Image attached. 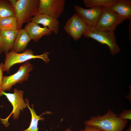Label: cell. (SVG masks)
I'll return each mask as SVG.
<instances>
[{
    "label": "cell",
    "mask_w": 131,
    "mask_h": 131,
    "mask_svg": "<svg viewBox=\"0 0 131 131\" xmlns=\"http://www.w3.org/2000/svg\"><path fill=\"white\" fill-rule=\"evenodd\" d=\"M25 100L27 104V107L29 109L31 113V120L29 127L26 129L22 131H38V121L40 120H44V118L41 117V116L43 114H46V113H44L40 115H37L33 108V105H31L32 107L31 108L29 106L28 100L25 99Z\"/></svg>",
    "instance_id": "16"
},
{
    "label": "cell",
    "mask_w": 131,
    "mask_h": 131,
    "mask_svg": "<svg viewBox=\"0 0 131 131\" xmlns=\"http://www.w3.org/2000/svg\"><path fill=\"white\" fill-rule=\"evenodd\" d=\"M64 131H72V130L70 128H69L66 129Z\"/></svg>",
    "instance_id": "23"
},
{
    "label": "cell",
    "mask_w": 131,
    "mask_h": 131,
    "mask_svg": "<svg viewBox=\"0 0 131 131\" xmlns=\"http://www.w3.org/2000/svg\"><path fill=\"white\" fill-rule=\"evenodd\" d=\"M39 0H17L13 7L17 23V29H21L23 24L31 21L32 18L38 14Z\"/></svg>",
    "instance_id": "2"
},
{
    "label": "cell",
    "mask_w": 131,
    "mask_h": 131,
    "mask_svg": "<svg viewBox=\"0 0 131 131\" xmlns=\"http://www.w3.org/2000/svg\"><path fill=\"white\" fill-rule=\"evenodd\" d=\"M25 29L31 40L35 42L38 41L43 36L50 35L52 32L48 27H41L38 24L32 21L28 23Z\"/></svg>",
    "instance_id": "12"
},
{
    "label": "cell",
    "mask_w": 131,
    "mask_h": 131,
    "mask_svg": "<svg viewBox=\"0 0 131 131\" xmlns=\"http://www.w3.org/2000/svg\"><path fill=\"white\" fill-rule=\"evenodd\" d=\"M83 36L86 37L92 38L102 44L106 45L109 47L112 55L117 54L120 51L114 32L100 31L94 27L88 26Z\"/></svg>",
    "instance_id": "4"
},
{
    "label": "cell",
    "mask_w": 131,
    "mask_h": 131,
    "mask_svg": "<svg viewBox=\"0 0 131 131\" xmlns=\"http://www.w3.org/2000/svg\"><path fill=\"white\" fill-rule=\"evenodd\" d=\"M31 21L38 24L42 25L44 27H48L52 32L57 34L59 30V22L57 19L49 15L44 14H37L33 17Z\"/></svg>",
    "instance_id": "13"
},
{
    "label": "cell",
    "mask_w": 131,
    "mask_h": 131,
    "mask_svg": "<svg viewBox=\"0 0 131 131\" xmlns=\"http://www.w3.org/2000/svg\"><path fill=\"white\" fill-rule=\"evenodd\" d=\"M33 67V65L27 61L21 66L14 74L9 76H3L2 84V90L9 91L13 85L27 81Z\"/></svg>",
    "instance_id": "6"
},
{
    "label": "cell",
    "mask_w": 131,
    "mask_h": 131,
    "mask_svg": "<svg viewBox=\"0 0 131 131\" xmlns=\"http://www.w3.org/2000/svg\"><path fill=\"white\" fill-rule=\"evenodd\" d=\"M118 117L123 120H131V109L123 110L118 115Z\"/></svg>",
    "instance_id": "20"
},
{
    "label": "cell",
    "mask_w": 131,
    "mask_h": 131,
    "mask_svg": "<svg viewBox=\"0 0 131 131\" xmlns=\"http://www.w3.org/2000/svg\"><path fill=\"white\" fill-rule=\"evenodd\" d=\"M110 8L116 13L123 21L131 19V2L129 0H118Z\"/></svg>",
    "instance_id": "14"
},
{
    "label": "cell",
    "mask_w": 131,
    "mask_h": 131,
    "mask_svg": "<svg viewBox=\"0 0 131 131\" xmlns=\"http://www.w3.org/2000/svg\"><path fill=\"white\" fill-rule=\"evenodd\" d=\"M14 16V8L8 0H0V18Z\"/></svg>",
    "instance_id": "18"
},
{
    "label": "cell",
    "mask_w": 131,
    "mask_h": 131,
    "mask_svg": "<svg viewBox=\"0 0 131 131\" xmlns=\"http://www.w3.org/2000/svg\"><path fill=\"white\" fill-rule=\"evenodd\" d=\"M118 0H83L86 7H110L115 3Z\"/></svg>",
    "instance_id": "19"
},
{
    "label": "cell",
    "mask_w": 131,
    "mask_h": 131,
    "mask_svg": "<svg viewBox=\"0 0 131 131\" xmlns=\"http://www.w3.org/2000/svg\"><path fill=\"white\" fill-rule=\"evenodd\" d=\"M24 92L21 90H19L15 88L13 93H8L2 90L0 93V96L3 95L7 98L11 104L13 110L11 114H13L14 119H18L20 115V111L27 107V104L24 100Z\"/></svg>",
    "instance_id": "10"
},
{
    "label": "cell",
    "mask_w": 131,
    "mask_h": 131,
    "mask_svg": "<svg viewBox=\"0 0 131 131\" xmlns=\"http://www.w3.org/2000/svg\"><path fill=\"white\" fill-rule=\"evenodd\" d=\"M31 40L27 32L24 28L18 30L12 49L17 53L23 52Z\"/></svg>",
    "instance_id": "15"
},
{
    "label": "cell",
    "mask_w": 131,
    "mask_h": 131,
    "mask_svg": "<svg viewBox=\"0 0 131 131\" xmlns=\"http://www.w3.org/2000/svg\"><path fill=\"white\" fill-rule=\"evenodd\" d=\"M18 30H0V54L12 50Z\"/></svg>",
    "instance_id": "11"
},
{
    "label": "cell",
    "mask_w": 131,
    "mask_h": 131,
    "mask_svg": "<svg viewBox=\"0 0 131 131\" xmlns=\"http://www.w3.org/2000/svg\"><path fill=\"white\" fill-rule=\"evenodd\" d=\"M80 131H103L95 127L88 125H85L83 129H81Z\"/></svg>",
    "instance_id": "21"
},
{
    "label": "cell",
    "mask_w": 131,
    "mask_h": 131,
    "mask_svg": "<svg viewBox=\"0 0 131 131\" xmlns=\"http://www.w3.org/2000/svg\"><path fill=\"white\" fill-rule=\"evenodd\" d=\"M6 57L3 65V71L9 73L11 67L16 64L25 62L28 60L35 58H40L46 63L49 61L48 55L49 53L47 52L40 55H35L31 49H26L22 53H17L11 50L8 53H6Z\"/></svg>",
    "instance_id": "3"
},
{
    "label": "cell",
    "mask_w": 131,
    "mask_h": 131,
    "mask_svg": "<svg viewBox=\"0 0 131 131\" xmlns=\"http://www.w3.org/2000/svg\"><path fill=\"white\" fill-rule=\"evenodd\" d=\"M104 7H95L85 9L75 5L74 8L77 15L88 26L94 27Z\"/></svg>",
    "instance_id": "9"
},
{
    "label": "cell",
    "mask_w": 131,
    "mask_h": 131,
    "mask_svg": "<svg viewBox=\"0 0 131 131\" xmlns=\"http://www.w3.org/2000/svg\"><path fill=\"white\" fill-rule=\"evenodd\" d=\"M3 64L1 63L0 65V93L2 90V84L3 76Z\"/></svg>",
    "instance_id": "22"
},
{
    "label": "cell",
    "mask_w": 131,
    "mask_h": 131,
    "mask_svg": "<svg viewBox=\"0 0 131 131\" xmlns=\"http://www.w3.org/2000/svg\"></svg>",
    "instance_id": "24"
},
{
    "label": "cell",
    "mask_w": 131,
    "mask_h": 131,
    "mask_svg": "<svg viewBox=\"0 0 131 131\" xmlns=\"http://www.w3.org/2000/svg\"><path fill=\"white\" fill-rule=\"evenodd\" d=\"M17 30V23L15 16L0 18V30Z\"/></svg>",
    "instance_id": "17"
},
{
    "label": "cell",
    "mask_w": 131,
    "mask_h": 131,
    "mask_svg": "<svg viewBox=\"0 0 131 131\" xmlns=\"http://www.w3.org/2000/svg\"><path fill=\"white\" fill-rule=\"evenodd\" d=\"M64 0H40L38 9V14L49 15L57 19L64 11Z\"/></svg>",
    "instance_id": "7"
},
{
    "label": "cell",
    "mask_w": 131,
    "mask_h": 131,
    "mask_svg": "<svg viewBox=\"0 0 131 131\" xmlns=\"http://www.w3.org/2000/svg\"><path fill=\"white\" fill-rule=\"evenodd\" d=\"M88 26L76 14L66 22L64 29L75 41L79 39L86 31Z\"/></svg>",
    "instance_id": "8"
},
{
    "label": "cell",
    "mask_w": 131,
    "mask_h": 131,
    "mask_svg": "<svg viewBox=\"0 0 131 131\" xmlns=\"http://www.w3.org/2000/svg\"><path fill=\"white\" fill-rule=\"evenodd\" d=\"M118 115L111 110L103 115L91 117L84 123L85 125L93 126L103 131H123L128 121L120 118Z\"/></svg>",
    "instance_id": "1"
},
{
    "label": "cell",
    "mask_w": 131,
    "mask_h": 131,
    "mask_svg": "<svg viewBox=\"0 0 131 131\" xmlns=\"http://www.w3.org/2000/svg\"><path fill=\"white\" fill-rule=\"evenodd\" d=\"M123 21L110 7H104L94 27L102 31L113 32Z\"/></svg>",
    "instance_id": "5"
}]
</instances>
